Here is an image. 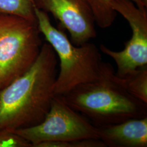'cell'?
Listing matches in <instances>:
<instances>
[{"instance_id":"cell-1","label":"cell","mask_w":147,"mask_h":147,"mask_svg":"<svg viewBox=\"0 0 147 147\" xmlns=\"http://www.w3.org/2000/svg\"><path fill=\"white\" fill-rule=\"evenodd\" d=\"M57 65L56 53L45 42L31 67L0 89V130L14 131L42 122L56 95Z\"/></svg>"},{"instance_id":"cell-2","label":"cell","mask_w":147,"mask_h":147,"mask_svg":"<svg viewBox=\"0 0 147 147\" xmlns=\"http://www.w3.org/2000/svg\"><path fill=\"white\" fill-rule=\"evenodd\" d=\"M112 67L104 62L100 79L80 84L61 95L70 107L98 127L147 117V104L111 78Z\"/></svg>"},{"instance_id":"cell-3","label":"cell","mask_w":147,"mask_h":147,"mask_svg":"<svg viewBox=\"0 0 147 147\" xmlns=\"http://www.w3.org/2000/svg\"><path fill=\"white\" fill-rule=\"evenodd\" d=\"M34 11L39 31L59 59L55 95H63L80 84L100 79L104 62L98 47L89 42L74 45L63 31L53 26L47 12L36 7Z\"/></svg>"},{"instance_id":"cell-4","label":"cell","mask_w":147,"mask_h":147,"mask_svg":"<svg viewBox=\"0 0 147 147\" xmlns=\"http://www.w3.org/2000/svg\"><path fill=\"white\" fill-rule=\"evenodd\" d=\"M37 20L0 14V89L25 73L42 46Z\"/></svg>"},{"instance_id":"cell-5","label":"cell","mask_w":147,"mask_h":147,"mask_svg":"<svg viewBox=\"0 0 147 147\" xmlns=\"http://www.w3.org/2000/svg\"><path fill=\"white\" fill-rule=\"evenodd\" d=\"M14 131L30 142L32 147L42 142L99 138L98 127L70 107L61 95L55 96L41 123Z\"/></svg>"},{"instance_id":"cell-6","label":"cell","mask_w":147,"mask_h":147,"mask_svg":"<svg viewBox=\"0 0 147 147\" xmlns=\"http://www.w3.org/2000/svg\"><path fill=\"white\" fill-rule=\"evenodd\" d=\"M112 8L129 22L132 30L130 39L121 51H113L101 44V51L115 62L118 76H123L147 65V14L130 0H113Z\"/></svg>"},{"instance_id":"cell-7","label":"cell","mask_w":147,"mask_h":147,"mask_svg":"<svg viewBox=\"0 0 147 147\" xmlns=\"http://www.w3.org/2000/svg\"><path fill=\"white\" fill-rule=\"evenodd\" d=\"M36 7L49 12L68 31L71 42L80 46L96 37L94 17L88 0H34Z\"/></svg>"},{"instance_id":"cell-8","label":"cell","mask_w":147,"mask_h":147,"mask_svg":"<svg viewBox=\"0 0 147 147\" xmlns=\"http://www.w3.org/2000/svg\"><path fill=\"white\" fill-rule=\"evenodd\" d=\"M98 129L99 138L106 147H147V117Z\"/></svg>"},{"instance_id":"cell-9","label":"cell","mask_w":147,"mask_h":147,"mask_svg":"<svg viewBox=\"0 0 147 147\" xmlns=\"http://www.w3.org/2000/svg\"><path fill=\"white\" fill-rule=\"evenodd\" d=\"M111 78L130 94L147 104V65L136 69L123 76H118L112 67Z\"/></svg>"},{"instance_id":"cell-10","label":"cell","mask_w":147,"mask_h":147,"mask_svg":"<svg viewBox=\"0 0 147 147\" xmlns=\"http://www.w3.org/2000/svg\"><path fill=\"white\" fill-rule=\"evenodd\" d=\"M113 0H88L93 11L95 22L102 28H106L112 25L115 21L117 12L112 6ZM141 9L147 8V0H130Z\"/></svg>"},{"instance_id":"cell-11","label":"cell","mask_w":147,"mask_h":147,"mask_svg":"<svg viewBox=\"0 0 147 147\" xmlns=\"http://www.w3.org/2000/svg\"><path fill=\"white\" fill-rule=\"evenodd\" d=\"M34 0H0V14L37 20Z\"/></svg>"},{"instance_id":"cell-12","label":"cell","mask_w":147,"mask_h":147,"mask_svg":"<svg viewBox=\"0 0 147 147\" xmlns=\"http://www.w3.org/2000/svg\"><path fill=\"white\" fill-rule=\"evenodd\" d=\"M36 147H106L100 138H83L61 142H45Z\"/></svg>"},{"instance_id":"cell-13","label":"cell","mask_w":147,"mask_h":147,"mask_svg":"<svg viewBox=\"0 0 147 147\" xmlns=\"http://www.w3.org/2000/svg\"><path fill=\"white\" fill-rule=\"evenodd\" d=\"M0 147H32L30 142L14 131L0 130Z\"/></svg>"}]
</instances>
